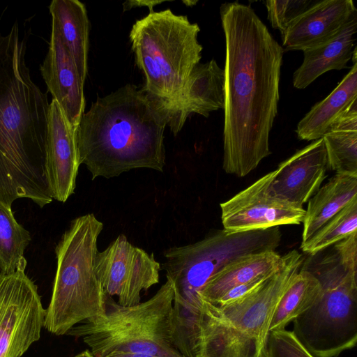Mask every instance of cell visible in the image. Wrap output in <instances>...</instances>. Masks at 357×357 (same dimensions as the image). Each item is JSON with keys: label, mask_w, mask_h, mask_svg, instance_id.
<instances>
[{"label": "cell", "mask_w": 357, "mask_h": 357, "mask_svg": "<svg viewBox=\"0 0 357 357\" xmlns=\"http://www.w3.org/2000/svg\"><path fill=\"white\" fill-rule=\"evenodd\" d=\"M225 39L222 168L247 176L271 152L284 50L249 6L220 8Z\"/></svg>", "instance_id": "6da1fadb"}, {"label": "cell", "mask_w": 357, "mask_h": 357, "mask_svg": "<svg viewBox=\"0 0 357 357\" xmlns=\"http://www.w3.org/2000/svg\"><path fill=\"white\" fill-rule=\"evenodd\" d=\"M26 44L15 22L0 31V199L11 206L27 198L40 207L52 201L46 171L45 93L32 81Z\"/></svg>", "instance_id": "7a4b0ae2"}, {"label": "cell", "mask_w": 357, "mask_h": 357, "mask_svg": "<svg viewBox=\"0 0 357 357\" xmlns=\"http://www.w3.org/2000/svg\"><path fill=\"white\" fill-rule=\"evenodd\" d=\"M165 111L142 89L128 84L99 97L75 131L80 164L110 178L138 168L163 172Z\"/></svg>", "instance_id": "3957f363"}, {"label": "cell", "mask_w": 357, "mask_h": 357, "mask_svg": "<svg viewBox=\"0 0 357 357\" xmlns=\"http://www.w3.org/2000/svg\"><path fill=\"white\" fill-rule=\"evenodd\" d=\"M281 236L279 227L235 233L218 229L196 243L164 252L162 268L174 287L172 342L183 357L198 356L203 303L199 294L209 279L239 257L275 250Z\"/></svg>", "instance_id": "277c9868"}, {"label": "cell", "mask_w": 357, "mask_h": 357, "mask_svg": "<svg viewBox=\"0 0 357 357\" xmlns=\"http://www.w3.org/2000/svg\"><path fill=\"white\" fill-rule=\"evenodd\" d=\"M301 268L320 282L314 304L292 332L314 357H337L357 342V232L304 258Z\"/></svg>", "instance_id": "5b68a950"}, {"label": "cell", "mask_w": 357, "mask_h": 357, "mask_svg": "<svg viewBox=\"0 0 357 357\" xmlns=\"http://www.w3.org/2000/svg\"><path fill=\"white\" fill-rule=\"evenodd\" d=\"M199 31L187 16L166 9L137 20L130 32L135 63L145 77L142 90L165 111L167 121L202 58Z\"/></svg>", "instance_id": "8992f818"}, {"label": "cell", "mask_w": 357, "mask_h": 357, "mask_svg": "<svg viewBox=\"0 0 357 357\" xmlns=\"http://www.w3.org/2000/svg\"><path fill=\"white\" fill-rule=\"evenodd\" d=\"M103 224L93 213L73 220L56 249V271L44 326L56 335L105 312V296L94 268Z\"/></svg>", "instance_id": "52a82bcc"}, {"label": "cell", "mask_w": 357, "mask_h": 357, "mask_svg": "<svg viewBox=\"0 0 357 357\" xmlns=\"http://www.w3.org/2000/svg\"><path fill=\"white\" fill-rule=\"evenodd\" d=\"M173 299L169 279L150 299L132 306L119 305L106 293L105 314L82 321L66 335L82 337L94 357L119 352L183 357L172 342Z\"/></svg>", "instance_id": "ba28073f"}, {"label": "cell", "mask_w": 357, "mask_h": 357, "mask_svg": "<svg viewBox=\"0 0 357 357\" xmlns=\"http://www.w3.org/2000/svg\"><path fill=\"white\" fill-rule=\"evenodd\" d=\"M45 312L24 271L0 272V357H21L39 340Z\"/></svg>", "instance_id": "9c48e42d"}, {"label": "cell", "mask_w": 357, "mask_h": 357, "mask_svg": "<svg viewBox=\"0 0 357 357\" xmlns=\"http://www.w3.org/2000/svg\"><path fill=\"white\" fill-rule=\"evenodd\" d=\"M94 268L104 291L116 296L119 305L128 307L140 303L142 291L159 282L161 267L153 254L120 234L105 250L98 251Z\"/></svg>", "instance_id": "30bf717a"}, {"label": "cell", "mask_w": 357, "mask_h": 357, "mask_svg": "<svg viewBox=\"0 0 357 357\" xmlns=\"http://www.w3.org/2000/svg\"><path fill=\"white\" fill-rule=\"evenodd\" d=\"M303 259L302 254L292 250L282 256L279 268L247 296L223 305L205 302L220 319L256 340L266 349L274 310Z\"/></svg>", "instance_id": "8fae6325"}, {"label": "cell", "mask_w": 357, "mask_h": 357, "mask_svg": "<svg viewBox=\"0 0 357 357\" xmlns=\"http://www.w3.org/2000/svg\"><path fill=\"white\" fill-rule=\"evenodd\" d=\"M273 170L221 203L223 229L229 232L264 230L303 222L305 209L275 196L271 183Z\"/></svg>", "instance_id": "7c38bea8"}, {"label": "cell", "mask_w": 357, "mask_h": 357, "mask_svg": "<svg viewBox=\"0 0 357 357\" xmlns=\"http://www.w3.org/2000/svg\"><path fill=\"white\" fill-rule=\"evenodd\" d=\"M80 165L75 130L52 98L46 145L47 178L52 199L65 202L74 193Z\"/></svg>", "instance_id": "4fadbf2b"}, {"label": "cell", "mask_w": 357, "mask_h": 357, "mask_svg": "<svg viewBox=\"0 0 357 357\" xmlns=\"http://www.w3.org/2000/svg\"><path fill=\"white\" fill-rule=\"evenodd\" d=\"M328 169L326 151L321 138L278 165L271 191L279 198L303 206L319 189Z\"/></svg>", "instance_id": "5bb4252c"}, {"label": "cell", "mask_w": 357, "mask_h": 357, "mask_svg": "<svg viewBox=\"0 0 357 357\" xmlns=\"http://www.w3.org/2000/svg\"><path fill=\"white\" fill-rule=\"evenodd\" d=\"M40 72L51 93L76 131L84 113V84L76 66L56 30L52 27L47 54Z\"/></svg>", "instance_id": "9a60e30c"}, {"label": "cell", "mask_w": 357, "mask_h": 357, "mask_svg": "<svg viewBox=\"0 0 357 357\" xmlns=\"http://www.w3.org/2000/svg\"><path fill=\"white\" fill-rule=\"evenodd\" d=\"M225 82L224 69L215 59L199 63L193 68L168 118L167 126L174 135L181 130L191 114L207 118L211 112L224 108Z\"/></svg>", "instance_id": "2e32d148"}, {"label": "cell", "mask_w": 357, "mask_h": 357, "mask_svg": "<svg viewBox=\"0 0 357 357\" xmlns=\"http://www.w3.org/2000/svg\"><path fill=\"white\" fill-rule=\"evenodd\" d=\"M356 10L352 0H319L281 35L283 50L304 51L327 43Z\"/></svg>", "instance_id": "e0dca14e"}, {"label": "cell", "mask_w": 357, "mask_h": 357, "mask_svg": "<svg viewBox=\"0 0 357 357\" xmlns=\"http://www.w3.org/2000/svg\"><path fill=\"white\" fill-rule=\"evenodd\" d=\"M357 10L331 40L303 52V61L293 75V84L303 89L322 74L346 68L356 52Z\"/></svg>", "instance_id": "ac0fdd59"}, {"label": "cell", "mask_w": 357, "mask_h": 357, "mask_svg": "<svg viewBox=\"0 0 357 357\" xmlns=\"http://www.w3.org/2000/svg\"><path fill=\"white\" fill-rule=\"evenodd\" d=\"M199 333L197 357H266V349L256 340L222 321L204 301Z\"/></svg>", "instance_id": "d6986e66"}, {"label": "cell", "mask_w": 357, "mask_h": 357, "mask_svg": "<svg viewBox=\"0 0 357 357\" xmlns=\"http://www.w3.org/2000/svg\"><path fill=\"white\" fill-rule=\"evenodd\" d=\"M282 256L273 250L239 257L209 279L200 291V297L214 305L230 289L271 276L279 268Z\"/></svg>", "instance_id": "ffe728a7"}, {"label": "cell", "mask_w": 357, "mask_h": 357, "mask_svg": "<svg viewBox=\"0 0 357 357\" xmlns=\"http://www.w3.org/2000/svg\"><path fill=\"white\" fill-rule=\"evenodd\" d=\"M52 26L58 32L84 82L88 73L89 21L78 0H53L49 6Z\"/></svg>", "instance_id": "44dd1931"}, {"label": "cell", "mask_w": 357, "mask_h": 357, "mask_svg": "<svg viewBox=\"0 0 357 357\" xmlns=\"http://www.w3.org/2000/svg\"><path fill=\"white\" fill-rule=\"evenodd\" d=\"M357 101V62L336 88L323 100L315 104L298 122L296 130L301 140L322 138L332 125Z\"/></svg>", "instance_id": "7402d4cb"}, {"label": "cell", "mask_w": 357, "mask_h": 357, "mask_svg": "<svg viewBox=\"0 0 357 357\" xmlns=\"http://www.w3.org/2000/svg\"><path fill=\"white\" fill-rule=\"evenodd\" d=\"M357 197V176L335 174L308 200L303 219L302 243Z\"/></svg>", "instance_id": "603a6c76"}, {"label": "cell", "mask_w": 357, "mask_h": 357, "mask_svg": "<svg viewBox=\"0 0 357 357\" xmlns=\"http://www.w3.org/2000/svg\"><path fill=\"white\" fill-rule=\"evenodd\" d=\"M328 169L335 174L357 176V101L322 137Z\"/></svg>", "instance_id": "cb8c5ba5"}, {"label": "cell", "mask_w": 357, "mask_h": 357, "mask_svg": "<svg viewBox=\"0 0 357 357\" xmlns=\"http://www.w3.org/2000/svg\"><path fill=\"white\" fill-rule=\"evenodd\" d=\"M321 293L319 281L310 272L301 268L274 310L269 332L285 329L314 304Z\"/></svg>", "instance_id": "d4e9b609"}, {"label": "cell", "mask_w": 357, "mask_h": 357, "mask_svg": "<svg viewBox=\"0 0 357 357\" xmlns=\"http://www.w3.org/2000/svg\"><path fill=\"white\" fill-rule=\"evenodd\" d=\"M31 236L15 220L11 206L0 199V270L11 273L25 270L26 261L24 250Z\"/></svg>", "instance_id": "484cf974"}, {"label": "cell", "mask_w": 357, "mask_h": 357, "mask_svg": "<svg viewBox=\"0 0 357 357\" xmlns=\"http://www.w3.org/2000/svg\"><path fill=\"white\" fill-rule=\"evenodd\" d=\"M357 232V197L324 224L301 248L307 255L316 253Z\"/></svg>", "instance_id": "4316f807"}, {"label": "cell", "mask_w": 357, "mask_h": 357, "mask_svg": "<svg viewBox=\"0 0 357 357\" xmlns=\"http://www.w3.org/2000/svg\"><path fill=\"white\" fill-rule=\"evenodd\" d=\"M319 0L266 1L268 20L282 35L298 17L315 6Z\"/></svg>", "instance_id": "83f0119b"}, {"label": "cell", "mask_w": 357, "mask_h": 357, "mask_svg": "<svg viewBox=\"0 0 357 357\" xmlns=\"http://www.w3.org/2000/svg\"><path fill=\"white\" fill-rule=\"evenodd\" d=\"M266 357H314L298 340L292 331H270L266 345Z\"/></svg>", "instance_id": "f1b7e54d"}, {"label": "cell", "mask_w": 357, "mask_h": 357, "mask_svg": "<svg viewBox=\"0 0 357 357\" xmlns=\"http://www.w3.org/2000/svg\"><path fill=\"white\" fill-rule=\"evenodd\" d=\"M269 277L257 279L230 289L214 304V305H227L243 298L260 287Z\"/></svg>", "instance_id": "f546056e"}, {"label": "cell", "mask_w": 357, "mask_h": 357, "mask_svg": "<svg viewBox=\"0 0 357 357\" xmlns=\"http://www.w3.org/2000/svg\"><path fill=\"white\" fill-rule=\"evenodd\" d=\"M164 2V1H151V0H130L126 1L123 3V10H128L135 7L146 6L149 8L150 12H153V8L158 4Z\"/></svg>", "instance_id": "4dcf8cb0"}, {"label": "cell", "mask_w": 357, "mask_h": 357, "mask_svg": "<svg viewBox=\"0 0 357 357\" xmlns=\"http://www.w3.org/2000/svg\"><path fill=\"white\" fill-rule=\"evenodd\" d=\"M105 357H162L152 355L146 353H130V352H119L111 354Z\"/></svg>", "instance_id": "1f68e13d"}, {"label": "cell", "mask_w": 357, "mask_h": 357, "mask_svg": "<svg viewBox=\"0 0 357 357\" xmlns=\"http://www.w3.org/2000/svg\"><path fill=\"white\" fill-rule=\"evenodd\" d=\"M73 357H94L89 350H85Z\"/></svg>", "instance_id": "d6a6232c"}]
</instances>
